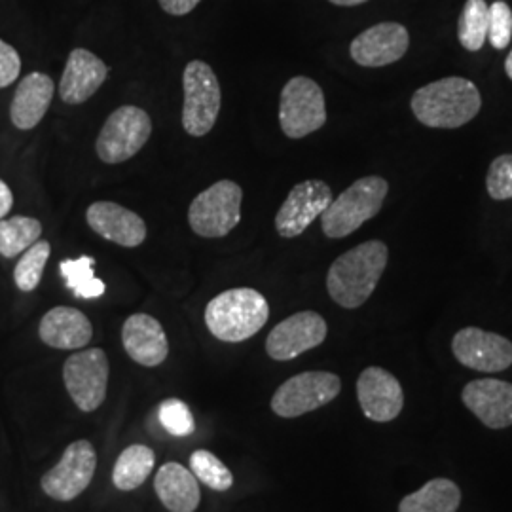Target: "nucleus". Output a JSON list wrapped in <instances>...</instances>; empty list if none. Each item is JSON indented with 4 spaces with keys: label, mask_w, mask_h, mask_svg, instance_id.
<instances>
[{
    "label": "nucleus",
    "mask_w": 512,
    "mask_h": 512,
    "mask_svg": "<svg viewBox=\"0 0 512 512\" xmlns=\"http://www.w3.org/2000/svg\"><path fill=\"white\" fill-rule=\"evenodd\" d=\"M152 120L147 112L133 105L114 110L97 137V154L105 164H122L147 145Z\"/></svg>",
    "instance_id": "nucleus-8"
},
{
    "label": "nucleus",
    "mask_w": 512,
    "mask_h": 512,
    "mask_svg": "<svg viewBox=\"0 0 512 512\" xmlns=\"http://www.w3.org/2000/svg\"><path fill=\"white\" fill-rule=\"evenodd\" d=\"M357 399L366 418L376 423L393 421L403 412V387L391 372L380 366H370L361 372Z\"/></svg>",
    "instance_id": "nucleus-16"
},
{
    "label": "nucleus",
    "mask_w": 512,
    "mask_h": 512,
    "mask_svg": "<svg viewBox=\"0 0 512 512\" xmlns=\"http://www.w3.org/2000/svg\"><path fill=\"white\" fill-rule=\"evenodd\" d=\"M486 188L490 198L497 202L512 200V154L497 156L486 177Z\"/></svg>",
    "instance_id": "nucleus-32"
},
{
    "label": "nucleus",
    "mask_w": 512,
    "mask_h": 512,
    "mask_svg": "<svg viewBox=\"0 0 512 512\" xmlns=\"http://www.w3.org/2000/svg\"><path fill=\"white\" fill-rule=\"evenodd\" d=\"M332 202L327 183L311 179L296 184L275 215V230L281 238H296L306 232L311 222L319 219Z\"/></svg>",
    "instance_id": "nucleus-12"
},
{
    "label": "nucleus",
    "mask_w": 512,
    "mask_h": 512,
    "mask_svg": "<svg viewBox=\"0 0 512 512\" xmlns=\"http://www.w3.org/2000/svg\"><path fill=\"white\" fill-rule=\"evenodd\" d=\"M512 10L507 2L497 0L490 6V25L488 40L495 50H505L511 44Z\"/></svg>",
    "instance_id": "nucleus-33"
},
{
    "label": "nucleus",
    "mask_w": 512,
    "mask_h": 512,
    "mask_svg": "<svg viewBox=\"0 0 512 512\" xmlns=\"http://www.w3.org/2000/svg\"><path fill=\"white\" fill-rule=\"evenodd\" d=\"M93 266H95V258L93 256H80L74 260H61L59 264V272L61 277L65 279V285L73 291L76 298H84V300H92L103 296L107 287L101 279H97L93 274Z\"/></svg>",
    "instance_id": "nucleus-26"
},
{
    "label": "nucleus",
    "mask_w": 512,
    "mask_h": 512,
    "mask_svg": "<svg viewBox=\"0 0 512 512\" xmlns=\"http://www.w3.org/2000/svg\"><path fill=\"white\" fill-rule=\"evenodd\" d=\"M122 344L135 363L150 368L162 365L169 355L164 327L147 313L129 315L122 329Z\"/></svg>",
    "instance_id": "nucleus-20"
},
{
    "label": "nucleus",
    "mask_w": 512,
    "mask_h": 512,
    "mask_svg": "<svg viewBox=\"0 0 512 512\" xmlns=\"http://www.w3.org/2000/svg\"><path fill=\"white\" fill-rule=\"evenodd\" d=\"M342 389L336 374L313 370L289 378L272 397V410L279 418H300L332 403Z\"/></svg>",
    "instance_id": "nucleus-9"
},
{
    "label": "nucleus",
    "mask_w": 512,
    "mask_h": 512,
    "mask_svg": "<svg viewBox=\"0 0 512 512\" xmlns=\"http://www.w3.org/2000/svg\"><path fill=\"white\" fill-rule=\"evenodd\" d=\"M452 351L459 363L478 372H503L512 365V342L495 332L467 327L452 340Z\"/></svg>",
    "instance_id": "nucleus-14"
},
{
    "label": "nucleus",
    "mask_w": 512,
    "mask_h": 512,
    "mask_svg": "<svg viewBox=\"0 0 512 512\" xmlns=\"http://www.w3.org/2000/svg\"><path fill=\"white\" fill-rule=\"evenodd\" d=\"M160 6L171 16H186L190 14L202 0H158Z\"/></svg>",
    "instance_id": "nucleus-35"
},
{
    "label": "nucleus",
    "mask_w": 512,
    "mask_h": 512,
    "mask_svg": "<svg viewBox=\"0 0 512 512\" xmlns=\"http://www.w3.org/2000/svg\"><path fill=\"white\" fill-rule=\"evenodd\" d=\"M86 219L95 234L120 247H139L147 239L145 220L118 203H92Z\"/></svg>",
    "instance_id": "nucleus-18"
},
{
    "label": "nucleus",
    "mask_w": 512,
    "mask_h": 512,
    "mask_svg": "<svg viewBox=\"0 0 512 512\" xmlns=\"http://www.w3.org/2000/svg\"><path fill=\"white\" fill-rule=\"evenodd\" d=\"M156 463V456L152 448L145 444H131L120 458L116 459L114 471H112V482L118 490L131 492L137 490L147 480Z\"/></svg>",
    "instance_id": "nucleus-25"
},
{
    "label": "nucleus",
    "mask_w": 512,
    "mask_h": 512,
    "mask_svg": "<svg viewBox=\"0 0 512 512\" xmlns=\"http://www.w3.org/2000/svg\"><path fill=\"white\" fill-rule=\"evenodd\" d=\"M183 128L192 137H203L215 128L222 93L215 71L203 61H190L183 74Z\"/></svg>",
    "instance_id": "nucleus-5"
},
{
    "label": "nucleus",
    "mask_w": 512,
    "mask_h": 512,
    "mask_svg": "<svg viewBox=\"0 0 512 512\" xmlns=\"http://www.w3.org/2000/svg\"><path fill=\"white\" fill-rule=\"evenodd\" d=\"M158 420L165 431L173 437H188L196 431V421L181 399H165L158 408Z\"/></svg>",
    "instance_id": "nucleus-31"
},
{
    "label": "nucleus",
    "mask_w": 512,
    "mask_h": 512,
    "mask_svg": "<svg viewBox=\"0 0 512 512\" xmlns=\"http://www.w3.org/2000/svg\"><path fill=\"white\" fill-rule=\"evenodd\" d=\"M109 76V67L90 50L76 48L69 55L59 82V95L69 105H80L97 92Z\"/></svg>",
    "instance_id": "nucleus-19"
},
{
    "label": "nucleus",
    "mask_w": 512,
    "mask_h": 512,
    "mask_svg": "<svg viewBox=\"0 0 512 512\" xmlns=\"http://www.w3.org/2000/svg\"><path fill=\"white\" fill-rule=\"evenodd\" d=\"M389 260L387 245L372 239L338 256L327 275L330 298L346 308H361L378 287Z\"/></svg>",
    "instance_id": "nucleus-1"
},
{
    "label": "nucleus",
    "mask_w": 512,
    "mask_h": 512,
    "mask_svg": "<svg viewBox=\"0 0 512 512\" xmlns=\"http://www.w3.org/2000/svg\"><path fill=\"white\" fill-rule=\"evenodd\" d=\"M327 332V321L319 313L300 311L274 327L266 340V351L274 361H291L321 346Z\"/></svg>",
    "instance_id": "nucleus-13"
},
{
    "label": "nucleus",
    "mask_w": 512,
    "mask_h": 512,
    "mask_svg": "<svg viewBox=\"0 0 512 512\" xmlns=\"http://www.w3.org/2000/svg\"><path fill=\"white\" fill-rule=\"evenodd\" d=\"M463 404L490 429L512 425V384L484 378L465 385L461 391Z\"/></svg>",
    "instance_id": "nucleus-17"
},
{
    "label": "nucleus",
    "mask_w": 512,
    "mask_h": 512,
    "mask_svg": "<svg viewBox=\"0 0 512 512\" xmlns=\"http://www.w3.org/2000/svg\"><path fill=\"white\" fill-rule=\"evenodd\" d=\"M21 71V59L14 46L0 40V88L10 86L18 80Z\"/></svg>",
    "instance_id": "nucleus-34"
},
{
    "label": "nucleus",
    "mask_w": 512,
    "mask_h": 512,
    "mask_svg": "<svg viewBox=\"0 0 512 512\" xmlns=\"http://www.w3.org/2000/svg\"><path fill=\"white\" fill-rule=\"evenodd\" d=\"M408 46L410 37L406 27L395 21H385L353 38L349 54L357 65L378 69L403 59L408 52Z\"/></svg>",
    "instance_id": "nucleus-15"
},
{
    "label": "nucleus",
    "mask_w": 512,
    "mask_h": 512,
    "mask_svg": "<svg viewBox=\"0 0 512 512\" xmlns=\"http://www.w3.org/2000/svg\"><path fill=\"white\" fill-rule=\"evenodd\" d=\"M461 503L458 486L448 478H433L418 492L403 497L399 512H456Z\"/></svg>",
    "instance_id": "nucleus-24"
},
{
    "label": "nucleus",
    "mask_w": 512,
    "mask_h": 512,
    "mask_svg": "<svg viewBox=\"0 0 512 512\" xmlns=\"http://www.w3.org/2000/svg\"><path fill=\"white\" fill-rule=\"evenodd\" d=\"M154 490L165 509L171 512H194L202 501L198 478L190 469L175 461L160 467L154 480Z\"/></svg>",
    "instance_id": "nucleus-23"
},
{
    "label": "nucleus",
    "mask_w": 512,
    "mask_h": 512,
    "mask_svg": "<svg viewBox=\"0 0 512 512\" xmlns=\"http://www.w3.org/2000/svg\"><path fill=\"white\" fill-rule=\"evenodd\" d=\"M54 80L44 73L27 74L14 93L10 118L18 129L37 128L54 99Z\"/></svg>",
    "instance_id": "nucleus-22"
},
{
    "label": "nucleus",
    "mask_w": 512,
    "mask_h": 512,
    "mask_svg": "<svg viewBox=\"0 0 512 512\" xmlns=\"http://www.w3.org/2000/svg\"><path fill=\"white\" fill-rule=\"evenodd\" d=\"M270 306L262 294L241 287L215 296L205 308V325L220 342H245L268 323Z\"/></svg>",
    "instance_id": "nucleus-3"
},
{
    "label": "nucleus",
    "mask_w": 512,
    "mask_h": 512,
    "mask_svg": "<svg viewBox=\"0 0 512 512\" xmlns=\"http://www.w3.org/2000/svg\"><path fill=\"white\" fill-rule=\"evenodd\" d=\"M190 471L198 478V482L215 492H226L234 484L230 469L209 450H196L190 456Z\"/></svg>",
    "instance_id": "nucleus-30"
},
{
    "label": "nucleus",
    "mask_w": 512,
    "mask_h": 512,
    "mask_svg": "<svg viewBox=\"0 0 512 512\" xmlns=\"http://www.w3.org/2000/svg\"><path fill=\"white\" fill-rule=\"evenodd\" d=\"M389 184L382 177H363L351 184L321 215L327 238H346L359 230L366 220L374 219L385 202Z\"/></svg>",
    "instance_id": "nucleus-4"
},
{
    "label": "nucleus",
    "mask_w": 512,
    "mask_h": 512,
    "mask_svg": "<svg viewBox=\"0 0 512 512\" xmlns=\"http://www.w3.org/2000/svg\"><path fill=\"white\" fill-rule=\"evenodd\" d=\"M490 6L486 0H467L458 21V38L461 46L469 52L482 50L488 40Z\"/></svg>",
    "instance_id": "nucleus-27"
},
{
    "label": "nucleus",
    "mask_w": 512,
    "mask_h": 512,
    "mask_svg": "<svg viewBox=\"0 0 512 512\" xmlns=\"http://www.w3.org/2000/svg\"><path fill=\"white\" fill-rule=\"evenodd\" d=\"M410 107L427 128L456 129L480 112L482 97L471 80L450 76L420 88L412 95Z\"/></svg>",
    "instance_id": "nucleus-2"
},
{
    "label": "nucleus",
    "mask_w": 512,
    "mask_h": 512,
    "mask_svg": "<svg viewBox=\"0 0 512 512\" xmlns=\"http://www.w3.org/2000/svg\"><path fill=\"white\" fill-rule=\"evenodd\" d=\"M505 73L512 80V50L511 54L507 55V61H505Z\"/></svg>",
    "instance_id": "nucleus-38"
},
{
    "label": "nucleus",
    "mask_w": 512,
    "mask_h": 512,
    "mask_svg": "<svg viewBox=\"0 0 512 512\" xmlns=\"http://www.w3.org/2000/svg\"><path fill=\"white\" fill-rule=\"evenodd\" d=\"M52 247L46 239H38L35 245H31L21 258H19L18 266L14 270V279L18 285L19 291L23 293H31L40 285V279L44 274L46 262L50 258Z\"/></svg>",
    "instance_id": "nucleus-29"
},
{
    "label": "nucleus",
    "mask_w": 512,
    "mask_h": 512,
    "mask_svg": "<svg viewBox=\"0 0 512 512\" xmlns=\"http://www.w3.org/2000/svg\"><path fill=\"white\" fill-rule=\"evenodd\" d=\"M332 4L336 6H359V4H365L368 0H330Z\"/></svg>",
    "instance_id": "nucleus-37"
},
{
    "label": "nucleus",
    "mask_w": 512,
    "mask_h": 512,
    "mask_svg": "<svg viewBox=\"0 0 512 512\" xmlns=\"http://www.w3.org/2000/svg\"><path fill=\"white\" fill-rule=\"evenodd\" d=\"M327 122L325 93L306 76L289 80L279 99V124L287 137L304 139Z\"/></svg>",
    "instance_id": "nucleus-7"
},
{
    "label": "nucleus",
    "mask_w": 512,
    "mask_h": 512,
    "mask_svg": "<svg viewBox=\"0 0 512 512\" xmlns=\"http://www.w3.org/2000/svg\"><path fill=\"white\" fill-rule=\"evenodd\" d=\"M38 334L50 348L82 349L92 342L93 327L82 311L57 306L42 317Z\"/></svg>",
    "instance_id": "nucleus-21"
},
{
    "label": "nucleus",
    "mask_w": 512,
    "mask_h": 512,
    "mask_svg": "<svg viewBox=\"0 0 512 512\" xmlns=\"http://www.w3.org/2000/svg\"><path fill=\"white\" fill-rule=\"evenodd\" d=\"M97 467V454L92 442L76 440L69 444L57 465L42 476L44 494L55 501H73L90 486Z\"/></svg>",
    "instance_id": "nucleus-11"
},
{
    "label": "nucleus",
    "mask_w": 512,
    "mask_h": 512,
    "mask_svg": "<svg viewBox=\"0 0 512 512\" xmlns=\"http://www.w3.org/2000/svg\"><path fill=\"white\" fill-rule=\"evenodd\" d=\"M243 190L234 181H219L203 190L188 209L190 228L202 238H224L241 220Z\"/></svg>",
    "instance_id": "nucleus-6"
},
{
    "label": "nucleus",
    "mask_w": 512,
    "mask_h": 512,
    "mask_svg": "<svg viewBox=\"0 0 512 512\" xmlns=\"http://www.w3.org/2000/svg\"><path fill=\"white\" fill-rule=\"evenodd\" d=\"M109 372V357L103 349H82L65 361L63 382L82 412H93L105 403Z\"/></svg>",
    "instance_id": "nucleus-10"
},
{
    "label": "nucleus",
    "mask_w": 512,
    "mask_h": 512,
    "mask_svg": "<svg viewBox=\"0 0 512 512\" xmlns=\"http://www.w3.org/2000/svg\"><path fill=\"white\" fill-rule=\"evenodd\" d=\"M12 205H14L12 190H10L8 184L4 183V181H0V219H4V217L10 213Z\"/></svg>",
    "instance_id": "nucleus-36"
},
{
    "label": "nucleus",
    "mask_w": 512,
    "mask_h": 512,
    "mask_svg": "<svg viewBox=\"0 0 512 512\" xmlns=\"http://www.w3.org/2000/svg\"><path fill=\"white\" fill-rule=\"evenodd\" d=\"M42 236V224L31 217L0 219V255L6 258L25 253Z\"/></svg>",
    "instance_id": "nucleus-28"
}]
</instances>
